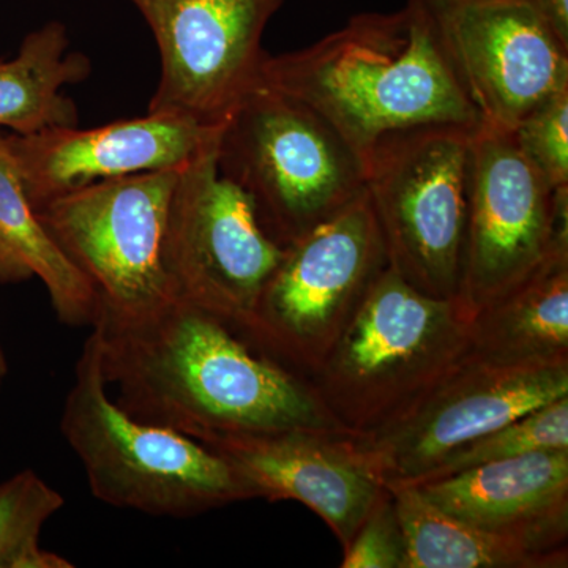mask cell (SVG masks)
Wrapping results in <instances>:
<instances>
[{"instance_id":"9a60e30c","label":"cell","mask_w":568,"mask_h":568,"mask_svg":"<svg viewBox=\"0 0 568 568\" xmlns=\"http://www.w3.org/2000/svg\"><path fill=\"white\" fill-rule=\"evenodd\" d=\"M222 125L148 112L144 118L97 129L71 126L29 136L7 133V138L22 186L37 211L93 183L181 170L219 136Z\"/></svg>"},{"instance_id":"e0dca14e","label":"cell","mask_w":568,"mask_h":568,"mask_svg":"<svg viewBox=\"0 0 568 568\" xmlns=\"http://www.w3.org/2000/svg\"><path fill=\"white\" fill-rule=\"evenodd\" d=\"M466 357L493 365L568 361V254L473 317Z\"/></svg>"},{"instance_id":"2e32d148","label":"cell","mask_w":568,"mask_h":568,"mask_svg":"<svg viewBox=\"0 0 568 568\" xmlns=\"http://www.w3.org/2000/svg\"><path fill=\"white\" fill-rule=\"evenodd\" d=\"M470 525L545 549H567L568 450H538L416 485Z\"/></svg>"},{"instance_id":"484cf974","label":"cell","mask_w":568,"mask_h":568,"mask_svg":"<svg viewBox=\"0 0 568 568\" xmlns=\"http://www.w3.org/2000/svg\"><path fill=\"white\" fill-rule=\"evenodd\" d=\"M7 373H9V365H7V357L6 353H3V347L0 345V387H2Z\"/></svg>"},{"instance_id":"ac0fdd59","label":"cell","mask_w":568,"mask_h":568,"mask_svg":"<svg viewBox=\"0 0 568 568\" xmlns=\"http://www.w3.org/2000/svg\"><path fill=\"white\" fill-rule=\"evenodd\" d=\"M40 278L67 325H92L99 297L41 224L22 186L9 138L0 129V283Z\"/></svg>"},{"instance_id":"3957f363","label":"cell","mask_w":568,"mask_h":568,"mask_svg":"<svg viewBox=\"0 0 568 568\" xmlns=\"http://www.w3.org/2000/svg\"><path fill=\"white\" fill-rule=\"evenodd\" d=\"M470 321L458 298L422 293L387 265L310 383L347 432L372 435L466 357Z\"/></svg>"},{"instance_id":"d4e9b609","label":"cell","mask_w":568,"mask_h":568,"mask_svg":"<svg viewBox=\"0 0 568 568\" xmlns=\"http://www.w3.org/2000/svg\"><path fill=\"white\" fill-rule=\"evenodd\" d=\"M560 41L568 47V0H532Z\"/></svg>"},{"instance_id":"ffe728a7","label":"cell","mask_w":568,"mask_h":568,"mask_svg":"<svg viewBox=\"0 0 568 568\" xmlns=\"http://www.w3.org/2000/svg\"><path fill=\"white\" fill-rule=\"evenodd\" d=\"M92 63L70 48L69 31L51 21L29 33L11 61H0V129L29 136L80 123L67 85L88 80Z\"/></svg>"},{"instance_id":"cb8c5ba5","label":"cell","mask_w":568,"mask_h":568,"mask_svg":"<svg viewBox=\"0 0 568 568\" xmlns=\"http://www.w3.org/2000/svg\"><path fill=\"white\" fill-rule=\"evenodd\" d=\"M342 568H403L405 538L394 496L384 487L361 528L343 548Z\"/></svg>"},{"instance_id":"ba28073f","label":"cell","mask_w":568,"mask_h":568,"mask_svg":"<svg viewBox=\"0 0 568 568\" xmlns=\"http://www.w3.org/2000/svg\"><path fill=\"white\" fill-rule=\"evenodd\" d=\"M216 144L219 136L179 170L163 267L174 295L241 332L286 246L264 230L244 190L220 173Z\"/></svg>"},{"instance_id":"4fadbf2b","label":"cell","mask_w":568,"mask_h":568,"mask_svg":"<svg viewBox=\"0 0 568 568\" xmlns=\"http://www.w3.org/2000/svg\"><path fill=\"white\" fill-rule=\"evenodd\" d=\"M480 125L511 132L568 89V47L532 0H426Z\"/></svg>"},{"instance_id":"277c9868","label":"cell","mask_w":568,"mask_h":568,"mask_svg":"<svg viewBox=\"0 0 568 568\" xmlns=\"http://www.w3.org/2000/svg\"><path fill=\"white\" fill-rule=\"evenodd\" d=\"M89 489L108 506L192 518L256 499L230 463L193 437L130 416L110 395L97 335L85 339L61 417Z\"/></svg>"},{"instance_id":"6da1fadb","label":"cell","mask_w":568,"mask_h":568,"mask_svg":"<svg viewBox=\"0 0 568 568\" xmlns=\"http://www.w3.org/2000/svg\"><path fill=\"white\" fill-rule=\"evenodd\" d=\"M92 331L115 402L142 422L196 440L278 432L353 435L308 377L178 295L134 313L99 306Z\"/></svg>"},{"instance_id":"7402d4cb","label":"cell","mask_w":568,"mask_h":568,"mask_svg":"<svg viewBox=\"0 0 568 568\" xmlns=\"http://www.w3.org/2000/svg\"><path fill=\"white\" fill-rule=\"evenodd\" d=\"M538 450H568V395L470 440L437 465L418 485Z\"/></svg>"},{"instance_id":"603a6c76","label":"cell","mask_w":568,"mask_h":568,"mask_svg":"<svg viewBox=\"0 0 568 568\" xmlns=\"http://www.w3.org/2000/svg\"><path fill=\"white\" fill-rule=\"evenodd\" d=\"M510 134L523 159L552 190L568 186V89L526 115Z\"/></svg>"},{"instance_id":"7a4b0ae2","label":"cell","mask_w":568,"mask_h":568,"mask_svg":"<svg viewBox=\"0 0 568 568\" xmlns=\"http://www.w3.org/2000/svg\"><path fill=\"white\" fill-rule=\"evenodd\" d=\"M261 84L312 108L362 156L403 130L480 125L426 0L354 14L304 50L265 55Z\"/></svg>"},{"instance_id":"9c48e42d","label":"cell","mask_w":568,"mask_h":568,"mask_svg":"<svg viewBox=\"0 0 568 568\" xmlns=\"http://www.w3.org/2000/svg\"><path fill=\"white\" fill-rule=\"evenodd\" d=\"M568 254V186L552 190L510 132L478 125L458 301L470 317Z\"/></svg>"},{"instance_id":"8fae6325","label":"cell","mask_w":568,"mask_h":568,"mask_svg":"<svg viewBox=\"0 0 568 568\" xmlns=\"http://www.w3.org/2000/svg\"><path fill=\"white\" fill-rule=\"evenodd\" d=\"M568 395V361L493 365L463 358L379 432L355 436L384 485H418L452 454Z\"/></svg>"},{"instance_id":"8992f818","label":"cell","mask_w":568,"mask_h":568,"mask_svg":"<svg viewBox=\"0 0 568 568\" xmlns=\"http://www.w3.org/2000/svg\"><path fill=\"white\" fill-rule=\"evenodd\" d=\"M476 129L425 125L364 155L365 192L388 265L422 293L458 298Z\"/></svg>"},{"instance_id":"d6986e66","label":"cell","mask_w":568,"mask_h":568,"mask_svg":"<svg viewBox=\"0 0 568 568\" xmlns=\"http://www.w3.org/2000/svg\"><path fill=\"white\" fill-rule=\"evenodd\" d=\"M405 538L403 568H566L568 551H545L448 514L416 485H386Z\"/></svg>"},{"instance_id":"5bb4252c","label":"cell","mask_w":568,"mask_h":568,"mask_svg":"<svg viewBox=\"0 0 568 568\" xmlns=\"http://www.w3.org/2000/svg\"><path fill=\"white\" fill-rule=\"evenodd\" d=\"M197 440L226 459L256 499L297 500L312 508L343 548L386 487L355 436L346 433L278 432Z\"/></svg>"},{"instance_id":"30bf717a","label":"cell","mask_w":568,"mask_h":568,"mask_svg":"<svg viewBox=\"0 0 568 568\" xmlns=\"http://www.w3.org/2000/svg\"><path fill=\"white\" fill-rule=\"evenodd\" d=\"M178 174L111 179L37 209L52 241L95 291L99 306L134 313L173 297L162 246Z\"/></svg>"},{"instance_id":"52a82bcc","label":"cell","mask_w":568,"mask_h":568,"mask_svg":"<svg viewBox=\"0 0 568 568\" xmlns=\"http://www.w3.org/2000/svg\"><path fill=\"white\" fill-rule=\"evenodd\" d=\"M387 265L379 224L364 192L284 248L239 334L310 379Z\"/></svg>"},{"instance_id":"7c38bea8","label":"cell","mask_w":568,"mask_h":568,"mask_svg":"<svg viewBox=\"0 0 568 568\" xmlns=\"http://www.w3.org/2000/svg\"><path fill=\"white\" fill-rule=\"evenodd\" d=\"M160 52L149 112L222 125L261 84L263 37L284 0H130Z\"/></svg>"},{"instance_id":"5b68a950","label":"cell","mask_w":568,"mask_h":568,"mask_svg":"<svg viewBox=\"0 0 568 568\" xmlns=\"http://www.w3.org/2000/svg\"><path fill=\"white\" fill-rule=\"evenodd\" d=\"M216 164L283 246L365 192L364 156L312 108L263 84L223 122Z\"/></svg>"},{"instance_id":"44dd1931","label":"cell","mask_w":568,"mask_h":568,"mask_svg":"<svg viewBox=\"0 0 568 568\" xmlns=\"http://www.w3.org/2000/svg\"><path fill=\"white\" fill-rule=\"evenodd\" d=\"M65 506L58 489L24 469L0 484V568H71L69 559L41 548L40 534Z\"/></svg>"}]
</instances>
